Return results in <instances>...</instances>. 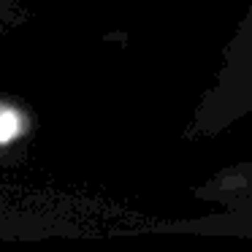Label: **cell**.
Returning <instances> with one entry per match:
<instances>
[{"label": "cell", "mask_w": 252, "mask_h": 252, "mask_svg": "<svg viewBox=\"0 0 252 252\" xmlns=\"http://www.w3.org/2000/svg\"><path fill=\"white\" fill-rule=\"evenodd\" d=\"M25 130V120L8 106H0V144H8Z\"/></svg>", "instance_id": "cell-1"}]
</instances>
